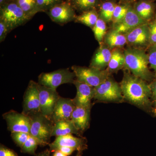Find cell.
<instances>
[{
    "instance_id": "obj_42",
    "label": "cell",
    "mask_w": 156,
    "mask_h": 156,
    "mask_svg": "<svg viewBox=\"0 0 156 156\" xmlns=\"http://www.w3.org/2000/svg\"><path fill=\"white\" fill-rule=\"evenodd\" d=\"M82 154H83V152H78L76 156H82Z\"/></svg>"
},
{
    "instance_id": "obj_27",
    "label": "cell",
    "mask_w": 156,
    "mask_h": 156,
    "mask_svg": "<svg viewBox=\"0 0 156 156\" xmlns=\"http://www.w3.org/2000/svg\"><path fill=\"white\" fill-rule=\"evenodd\" d=\"M131 5V3L124 2L121 4H117L114 11L112 20L113 25L119 23L124 19Z\"/></svg>"
},
{
    "instance_id": "obj_6",
    "label": "cell",
    "mask_w": 156,
    "mask_h": 156,
    "mask_svg": "<svg viewBox=\"0 0 156 156\" xmlns=\"http://www.w3.org/2000/svg\"><path fill=\"white\" fill-rule=\"evenodd\" d=\"M71 68L77 80L93 87L99 86L109 76V73L107 70L77 66H73Z\"/></svg>"
},
{
    "instance_id": "obj_47",
    "label": "cell",
    "mask_w": 156,
    "mask_h": 156,
    "mask_svg": "<svg viewBox=\"0 0 156 156\" xmlns=\"http://www.w3.org/2000/svg\"><path fill=\"white\" fill-rule=\"evenodd\" d=\"M155 112H156V106Z\"/></svg>"
},
{
    "instance_id": "obj_34",
    "label": "cell",
    "mask_w": 156,
    "mask_h": 156,
    "mask_svg": "<svg viewBox=\"0 0 156 156\" xmlns=\"http://www.w3.org/2000/svg\"><path fill=\"white\" fill-rule=\"evenodd\" d=\"M11 31L8 24L0 20V42L5 41L7 35Z\"/></svg>"
},
{
    "instance_id": "obj_39",
    "label": "cell",
    "mask_w": 156,
    "mask_h": 156,
    "mask_svg": "<svg viewBox=\"0 0 156 156\" xmlns=\"http://www.w3.org/2000/svg\"><path fill=\"white\" fill-rule=\"evenodd\" d=\"M53 156H67L64 154L62 153L59 151H54V153Z\"/></svg>"
},
{
    "instance_id": "obj_2",
    "label": "cell",
    "mask_w": 156,
    "mask_h": 156,
    "mask_svg": "<svg viewBox=\"0 0 156 156\" xmlns=\"http://www.w3.org/2000/svg\"><path fill=\"white\" fill-rule=\"evenodd\" d=\"M125 67L132 74L144 81L151 80L154 76L149 68L148 56L144 50L128 48L124 51Z\"/></svg>"
},
{
    "instance_id": "obj_32",
    "label": "cell",
    "mask_w": 156,
    "mask_h": 156,
    "mask_svg": "<svg viewBox=\"0 0 156 156\" xmlns=\"http://www.w3.org/2000/svg\"><path fill=\"white\" fill-rule=\"evenodd\" d=\"M148 56L150 66L154 71L155 76L156 78V44L151 46Z\"/></svg>"
},
{
    "instance_id": "obj_5",
    "label": "cell",
    "mask_w": 156,
    "mask_h": 156,
    "mask_svg": "<svg viewBox=\"0 0 156 156\" xmlns=\"http://www.w3.org/2000/svg\"><path fill=\"white\" fill-rule=\"evenodd\" d=\"M0 20L8 24L11 31L30 20L13 1L0 6Z\"/></svg>"
},
{
    "instance_id": "obj_38",
    "label": "cell",
    "mask_w": 156,
    "mask_h": 156,
    "mask_svg": "<svg viewBox=\"0 0 156 156\" xmlns=\"http://www.w3.org/2000/svg\"><path fill=\"white\" fill-rule=\"evenodd\" d=\"M50 152H51V151L47 149L45 151L37 154L35 156H50Z\"/></svg>"
},
{
    "instance_id": "obj_1",
    "label": "cell",
    "mask_w": 156,
    "mask_h": 156,
    "mask_svg": "<svg viewBox=\"0 0 156 156\" xmlns=\"http://www.w3.org/2000/svg\"><path fill=\"white\" fill-rule=\"evenodd\" d=\"M120 86L124 99L146 111H151V90L145 81L125 72Z\"/></svg>"
},
{
    "instance_id": "obj_8",
    "label": "cell",
    "mask_w": 156,
    "mask_h": 156,
    "mask_svg": "<svg viewBox=\"0 0 156 156\" xmlns=\"http://www.w3.org/2000/svg\"><path fill=\"white\" fill-rule=\"evenodd\" d=\"M41 112L38 83L30 80L23 96L22 113L31 115Z\"/></svg>"
},
{
    "instance_id": "obj_16",
    "label": "cell",
    "mask_w": 156,
    "mask_h": 156,
    "mask_svg": "<svg viewBox=\"0 0 156 156\" xmlns=\"http://www.w3.org/2000/svg\"><path fill=\"white\" fill-rule=\"evenodd\" d=\"M125 34L127 43L133 46L143 47L150 44L148 23L139 26Z\"/></svg>"
},
{
    "instance_id": "obj_25",
    "label": "cell",
    "mask_w": 156,
    "mask_h": 156,
    "mask_svg": "<svg viewBox=\"0 0 156 156\" xmlns=\"http://www.w3.org/2000/svg\"><path fill=\"white\" fill-rule=\"evenodd\" d=\"M98 18L99 15L97 10H91L83 12L80 15L76 16L74 21L92 28L97 22Z\"/></svg>"
},
{
    "instance_id": "obj_21",
    "label": "cell",
    "mask_w": 156,
    "mask_h": 156,
    "mask_svg": "<svg viewBox=\"0 0 156 156\" xmlns=\"http://www.w3.org/2000/svg\"><path fill=\"white\" fill-rule=\"evenodd\" d=\"M104 42L109 49H115L125 46L127 43V40L126 34L113 29L105 35Z\"/></svg>"
},
{
    "instance_id": "obj_30",
    "label": "cell",
    "mask_w": 156,
    "mask_h": 156,
    "mask_svg": "<svg viewBox=\"0 0 156 156\" xmlns=\"http://www.w3.org/2000/svg\"><path fill=\"white\" fill-rule=\"evenodd\" d=\"M38 145H40L38 141L33 136L30 135L23 146L20 148V151L23 153L35 155L36 154V151Z\"/></svg>"
},
{
    "instance_id": "obj_9",
    "label": "cell",
    "mask_w": 156,
    "mask_h": 156,
    "mask_svg": "<svg viewBox=\"0 0 156 156\" xmlns=\"http://www.w3.org/2000/svg\"><path fill=\"white\" fill-rule=\"evenodd\" d=\"M2 117L7 123L8 130L11 133L22 132L30 134L31 125L30 117L14 110L5 113Z\"/></svg>"
},
{
    "instance_id": "obj_11",
    "label": "cell",
    "mask_w": 156,
    "mask_h": 156,
    "mask_svg": "<svg viewBox=\"0 0 156 156\" xmlns=\"http://www.w3.org/2000/svg\"><path fill=\"white\" fill-rule=\"evenodd\" d=\"M38 89L41 113L50 119L60 96L56 89L48 88L39 84Z\"/></svg>"
},
{
    "instance_id": "obj_15",
    "label": "cell",
    "mask_w": 156,
    "mask_h": 156,
    "mask_svg": "<svg viewBox=\"0 0 156 156\" xmlns=\"http://www.w3.org/2000/svg\"><path fill=\"white\" fill-rule=\"evenodd\" d=\"M75 107L73 99L60 96L56 104L50 119L54 123L61 120L71 119L73 112Z\"/></svg>"
},
{
    "instance_id": "obj_33",
    "label": "cell",
    "mask_w": 156,
    "mask_h": 156,
    "mask_svg": "<svg viewBox=\"0 0 156 156\" xmlns=\"http://www.w3.org/2000/svg\"><path fill=\"white\" fill-rule=\"evenodd\" d=\"M149 31V41L151 45L156 44V18L153 21L148 23Z\"/></svg>"
},
{
    "instance_id": "obj_18",
    "label": "cell",
    "mask_w": 156,
    "mask_h": 156,
    "mask_svg": "<svg viewBox=\"0 0 156 156\" xmlns=\"http://www.w3.org/2000/svg\"><path fill=\"white\" fill-rule=\"evenodd\" d=\"M112 52L107 46L101 45L92 57L89 67L101 70H105L110 60Z\"/></svg>"
},
{
    "instance_id": "obj_4",
    "label": "cell",
    "mask_w": 156,
    "mask_h": 156,
    "mask_svg": "<svg viewBox=\"0 0 156 156\" xmlns=\"http://www.w3.org/2000/svg\"><path fill=\"white\" fill-rule=\"evenodd\" d=\"M94 99L101 102H121L124 100L119 84L110 76L95 87Z\"/></svg>"
},
{
    "instance_id": "obj_46",
    "label": "cell",
    "mask_w": 156,
    "mask_h": 156,
    "mask_svg": "<svg viewBox=\"0 0 156 156\" xmlns=\"http://www.w3.org/2000/svg\"><path fill=\"white\" fill-rule=\"evenodd\" d=\"M133 1H134H134H136H136H139V0H133Z\"/></svg>"
},
{
    "instance_id": "obj_31",
    "label": "cell",
    "mask_w": 156,
    "mask_h": 156,
    "mask_svg": "<svg viewBox=\"0 0 156 156\" xmlns=\"http://www.w3.org/2000/svg\"><path fill=\"white\" fill-rule=\"evenodd\" d=\"M29 133L22 132H12L11 136L15 144L21 148L30 136Z\"/></svg>"
},
{
    "instance_id": "obj_29",
    "label": "cell",
    "mask_w": 156,
    "mask_h": 156,
    "mask_svg": "<svg viewBox=\"0 0 156 156\" xmlns=\"http://www.w3.org/2000/svg\"><path fill=\"white\" fill-rule=\"evenodd\" d=\"M65 0H37L36 13L46 12L56 5Z\"/></svg>"
},
{
    "instance_id": "obj_10",
    "label": "cell",
    "mask_w": 156,
    "mask_h": 156,
    "mask_svg": "<svg viewBox=\"0 0 156 156\" xmlns=\"http://www.w3.org/2000/svg\"><path fill=\"white\" fill-rule=\"evenodd\" d=\"M76 10L70 2L64 1L45 12L53 22L57 24H66L75 19Z\"/></svg>"
},
{
    "instance_id": "obj_17",
    "label": "cell",
    "mask_w": 156,
    "mask_h": 156,
    "mask_svg": "<svg viewBox=\"0 0 156 156\" xmlns=\"http://www.w3.org/2000/svg\"><path fill=\"white\" fill-rule=\"evenodd\" d=\"M91 108L76 106L73 112L72 121L81 133L89 128Z\"/></svg>"
},
{
    "instance_id": "obj_14",
    "label": "cell",
    "mask_w": 156,
    "mask_h": 156,
    "mask_svg": "<svg viewBox=\"0 0 156 156\" xmlns=\"http://www.w3.org/2000/svg\"><path fill=\"white\" fill-rule=\"evenodd\" d=\"M148 23L142 19L132 6H130L126 17L119 23L114 25L113 29L123 34H126L133 29L145 23Z\"/></svg>"
},
{
    "instance_id": "obj_26",
    "label": "cell",
    "mask_w": 156,
    "mask_h": 156,
    "mask_svg": "<svg viewBox=\"0 0 156 156\" xmlns=\"http://www.w3.org/2000/svg\"><path fill=\"white\" fill-rule=\"evenodd\" d=\"M19 6L29 19L36 13L37 0H13Z\"/></svg>"
},
{
    "instance_id": "obj_37",
    "label": "cell",
    "mask_w": 156,
    "mask_h": 156,
    "mask_svg": "<svg viewBox=\"0 0 156 156\" xmlns=\"http://www.w3.org/2000/svg\"><path fill=\"white\" fill-rule=\"evenodd\" d=\"M149 86L151 90L152 98L156 106V79L150 84Z\"/></svg>"
},
{
    "instance_id": "obj_13",
    "label": "cell",
    "mask_w": 156,
    "mask_h": 156,
    "mask_svg": "<svg viewBox=\"0 0 156 156\" xmlns=\"http://www.w3.org/2000/svg\"><path fill=\"white\" fill-rule=\"evenodd\" d=\"M73 84L76 86L77 89L76 95L73 99L75 106L92 107L91 101L94 98L95 87L79 82L76 80H75Z\"/></svg>"
},
{
    "instance_id": "obj_41",
    "label": "cell",
    "mask_w": 156,
    "mask_h": 156,
    "mask_svg": "<svg viewBox=\"0 0 156 156\" xmlns=\"http://www.w3.org/2000/svg\"><path fill=\"white\" fill-rule=\"evenodd\" d=\"M121 1H122V2H124L129 3H131L132 2H134L133 0H121Z\"/></svg>"
},
{
    "instance_id": "obj_43",
    "label": "cell",
    "mask_w": 156,
    "mask_h": 156,
    "mask_svg": "<svg viewBox=\"0 0 156 156\" xmlns=\"http://www.w3.org/2000/svg\"><path fill=\"white\" fill-rule=\"evenodd\" d=\"M66 2H71L72 0H65Z\"/></svg>"
},
{
    "instance_id": "obj_3",
    "label": "cell",
    "mask_w": 156,
    "mask_h": 156,
    "mask_svg": "<svg viewBox=\"0 0 156 156\" xmlns=\"http://www.w3.org/2000/svg\"><path fill=\"white\" fill-rule=\"evenodd\" d=\"M30 117L31 120L30 135L38 141L40 146L49 145L50 143V138L52 136L54 123L41 112Z\"/></svg>"
},
{
    "instance_id": "obj_23",
    "label": "cell",
    "mask_w": 156,
    "mask_h": 156,
    "mask_svg": "<svg viewBox=\"0 0 156 156\" xmlns=\"http://www.w3.org/2000/svg\"><path fill=\"white\" fill-rule=\"evenodd\" d=\"M116 3L114 0H109L101 2L98 11L99 18L105 22H110L112 20L113 14Z\"/></svg>"
},
{
    "instance_id": "obj_28",
    "label": "cell",
    "mask_w": 156,
    "mask_h": 156,
    "mask_svg": "<svg viewBox=\"0 0 156 156\" xmlns=\"http://www.w3.org/2000/svg\"><path fill=\"white\" fill-rule=\"evenodd\" d=\"M106 22L99 17L92 28L95 38L100 45H101L103 40H104L106 34Z\"/></svg>"
},
{
    "instance_id": "obj_45",
    "label": "cell",
    "mask_w": 156,
    "mask_h": 156,
    "mask_svg": "<svg viewBox=\"0 0 156 156\" xmlns=\"http://www.w3.org/2000/svg\"><path fill=\"white\" fill-rule=\"evenodd\" d=\"M151 1H152V2H154V1H156V0H151Z\"/></svg>"
},
{
    "instance_id": "obj_35",
    "label": "cell",
    "mask_w": 156,
    "mask_h": 156,
    "mask_svg": "<svg viewBox=\"0 0 156 156\" xmlns=\"http://www.w3.org/2000/svg\"><path fill=\"white\" fill-rule=\"evenodd\" d=\"M0 156H19L14 151L3 144L0 146Z\"/></svg>"
},
{
    "instance_id": "obj_22",
    "label": "cell",
    "mask_w": 156,
    "mask_h": 156,
    "mask_svg": "<svg viewBox=\"0 0 156 156\" xmlns=\"http://www.w3.org/2000/svg\"><path fill=\"white\" fill-rule=\"evenodd\" d=\"M125 57L124 52L118 48L112 51L110 60L107 70L109 73L117 72L125 66Z\"/></svg>"
},
{
    "instance_id": "obj_44",
    "label": "cell",
    "mask_w": 156,
    "mask_h": 156,
    "mask_svg": "<svg viewBox=\"0 0 156 156\" xmlns=\"http://www.w3.org/2000/svg\"><path fill=\"white\" fill-rule=\"evenodd\" d=\"M101 2H105V1H109V0H100Z\"/></svg>"
},
{
    "instance_id": "obj_36",
    "label": "cell",
    "mask_w": 156,
    "mask_h": 156,
    "mask_svg": "<svg viewBox=\"0 0 156 156\" xmlns=\"http://www.w3.org/2000/svg\"><path fill=\"white\" fill-rule=\"evenodd\" d=\"M56 151H60L62 153L67 156L70 155L74 151H75L74 149L67 147H58Z\"/></svg>"
},
{
    "instance_id": "obj_19",
    "label": "cell",
    "mask_w": 156,
    "mask_h": 156,
    "mask_svg": "<svg viewBox=\"0 0 156 156\" xmlns=\"http://www.w3.org/2000/svg\"><path fill=\"white\" fill-rule=\"evenodd\" d=\"M133 7L140 17L146 22L148 23L154 16L155 6L151 0L136 1Z\"/></svg>"
},
{
    "instance_id": "obj_12",
    "label": "cell",
    "mask_w": 156,
    "mask_h": 156,
    "mask_svg": "<svg viewBox=\"0 0 156 156\" xmlns=\"http://www.w3.org/2000/svg\"><path fill=\"white\" fill-rule=\"evenodd\" d=\"M87 140L85 137H78L72 134L56 136L53 142L49 144L51 151H55L60 147H67L78 152H83L88 147Z\"/></svg>"
},
{
    "instance_id": "obj_20",
    "label": "cell",
    "mask_w": 156,
    "mask_h": 156,
    "mask_svg": "<svg viewBox=\"0 0 156 156\" xmlns=\"http://www.w3.org/2000/svg\"><path fill=\"white\" fill-rule=\"evenodd\" d=\"M52 136H61L75 134L81 136L82 133L76 128L71 119L61 120L54 123Z\"/></svg>"
},
{
    "instance_id": "obj_7",
    "label": "cell",
    "mask_w": 156,
    "mask_h": 156,
    "mask_svg": "<svg viewBox=\"0 0 156 156\" xmlns=\"http://www.w3.org/2000/svg\"><path fill=\"white\" fill-rule=\"evenodd\" d=\"M76 76L69 69H62L49 73H43L38 76L40 85L56 89L62 84L73 83Z\"/></svg>"
},
{
    "instance_id": "obj_40",
    "label": "cell",
    "mask_w": 156,
    "mask_h": 156,
    "mask_svg": "<svg viewBox=\"0 0 156 156\" xmlns=\"http://www.w3.org/2000/svg\"><path fill=\"white\" fill-rule=\"evenodd\" d=\"M13 1V0H0V6Z\"/></svg>"
},
{
    "instance_id": "obj_24",
    "label": "cell",
    "mask_w": 156,
    "mask_h": 156,
    "mask_svg": "<svg viewBox=\"0 0 156 156\" xmlns=\"http://www.w3.org/2000/svg\"><path fill=\"white\" fill-rule=\"evenodd\" d=\"M101 2L100 0H72L70 2L75 10L81 13L91 10L98 11Z\"/></svg>"
}]
</instances>
